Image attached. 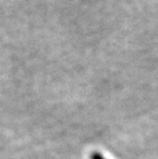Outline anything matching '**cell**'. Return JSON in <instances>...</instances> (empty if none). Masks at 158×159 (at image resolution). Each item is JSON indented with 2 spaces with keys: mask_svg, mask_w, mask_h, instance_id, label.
Here are the masks:
<instances>
[{
  "mask_svg": "<svg viewBox=\"0 0 158 159\" xmlns=\"http://www.w3.org/2000/svg\"><path fill=\"white\" fill-rule=\"evenodd\" d=\"M92 159H105V158L101 155V153H97V152H95V153H93V155H92Z\"/></svg>",
  "mask_w": 158,
  "mask_h": 159,
  "instance_id": "6da1fadb",
  "label": "cell"
}]
</instances>
